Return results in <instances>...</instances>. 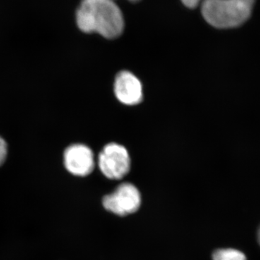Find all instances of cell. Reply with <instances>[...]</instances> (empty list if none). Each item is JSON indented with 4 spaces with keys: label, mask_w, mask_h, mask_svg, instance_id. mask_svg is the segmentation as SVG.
Wrapping results in <instances>:
<instances>
[{
    "label": "cell",
    "mask_w": 260,
    "mask_h": 260,
    "mask_svg": "<svg viewBox=\"0 0 260 260\" xmlns=\"http://www.w3.org/2000/svg\"><path fill=\"white\" fill-rule=\"evenodd\" d=\"M76 22L81 31L97 32L109 39L119 37L124 28V17L114 0H83Z\"/></svg>",
    "instance_id": "cell-1"
},
{
    "label": "cell",
    "mask_w": 260,
    "mask_h": 260,
    "mask_svg": "<svg viewBox=\"0 0 260 260\" xmlns=\"http://www.w3.org/2000/svg\"><path fill=\"white\" fill-rule=\"evenodd\" d=\"M256 0H203V18L217 28H232L250 18Z\"/></svg>",
    "instance_id": "cell-2"
},
{
    "label": "cell",
    "mask_w": 260,
    "mask_h": 260,
    "mask_svg": "<svg viewBox=\"0 0 260 260\" xmlns=\"http://www.w3.org/2000/svg\"><path fill=\"white\" fill-rule=\"evenodd\" d=\"M130 164L127 150L117 143L106 145L99 154V169L108 179H122L129 172Z\"/></svg>",
    "instance_id": "cell-3"
},
{
    "label": "cell",
    "mask_w": 260,
    "mask_h": 260,
    "mask_svg": "<svg viewBox=\"0 0 260 260\" xmlns=\"http://www.w3.org/2000/svg\"><path fill=\"white\" fill-rule=\"evenodd\" d=\"M141 196L138 188L130 183H123L112 194L104 197L103 205L109 211L124 216L139 209Z\"/></svg>",
    "instance_id": "cell-4"
},
{
    "label": "cell",
    "mask_w": 260,
    "mask_h": 260,
    "mask_svg": "<svg viewBox=\"0 0 260 260\" xmlns=\"http://www.w3.org/2000/svg\"><path fill=\"white\" fill-rule=\"evenodd\" d=\"M64 164L67 170L78 177H86L95 167L91 149L83 144H73L65 149Z\"/></svg>",
    "instance_id": "cell-5"
},
{
    "label": "cell",
    "mask_w": 260,
    "mask_h": 260,
    "mask_svg": "<svg viewBox=\"0 0 260 260\" xmlns=\"http://www.w3.org/2000/svg\"><path fill=\"white\" fill-rule=\"evenodd\" d=\"M114 93L116 99L125 105L140 104L143 98L141 82L130 72L121 71L116 77Z\"/></svg>",
    "instance_id": "cell-6"
},
{
    "label": "cell",
    "mask_w": 260,
    "mask_h": 260,
    "mask_svg": "<svg viewBox=\"0 0 260 260\" xmlns=\"http://www.w3.org/2000/svg\"><path fill=\"white\" fill-rule=\"evenodd\" d=\"M213 260H246L245 254L234 249H220L214 251Z\"/></svg>",
    "instance_id": "cell-7"
},
{
    "label": "cell",
    "mask_w": 260,
    "mask_h": 260,
    "mask_svg": "<svg viewBox=\"0 0 260 260\" xmlns=\"http://www.w3.org/2000/svg\"><path fill=\"white\" fill-rule=\"evenodd\" d=\"M8 155V145L3 138L0 137V166L3 165Z\"/></svg>",
    "instance_id": "cell-8"
},
{
    "label": "cell",
    "mask_w": 260,
    "mask_h": 260,
    "mask_svg": "<svg viewBox=\"0 0 260 260\" xmlns=\"http://www.w3.org/2000/svg\"><path fill=\"white\" fill-rule=\"evenodd\" d=\"M201 1L202 0H181L183 4L187 8H190V9H193V8L198 7Z\"/></svg>",
    "instance_id": "cell-9"
},
{
    "label": "cell",
    "mask_w": 260,
    "mask_h": 260,
    "mask_svg": "<svg viewBox=\"0 0 260 260\" xmlns=\"http://www.w3.org/2000/svg\"><path fill=\"white\" fill-rule=\"evenodd\" d=\"M257 239H258V242H259V244L260 245V225L259 227V229H258V231H257Z\"/></svg>",
    "instance_id": "cell-10"
},
{
    "label": "cell",
    "mask_w": 260,
    "mask_h": 260,
    "mask_svg": "<svg viewBox=\"0 0 260 260\" xmlns=\"http://www.w3.org/2000/svg\"><path fill=\"white\" fill-rule=\"evenodd\" d=\"M128 1L132 2V3H137V2H139L140 0H128Z\"/></svg>",
    "instance_id": "cell-11"
}]
</instances>
